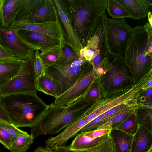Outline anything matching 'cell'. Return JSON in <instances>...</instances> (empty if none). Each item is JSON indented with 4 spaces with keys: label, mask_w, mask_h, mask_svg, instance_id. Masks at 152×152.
Returning <instances> with one entry per match:
<instances>
[{
    "label": "cell",
    "mask_w": 152,
    "mask_h": 152,
    "mask_svg": "<svg viewBox=\"0 0 152 152\" xmlns=\"http://www.w3.org/2000/svg\"><path fill=\"white\" fill-rule=\"evenodd\" d=\"M83 97L67 105L54 103L41 118L31 127V135L34 139L47 134L55 135L80 118L87 115L86 112L91 106Z\"/></svg>",
    "instance_id": "6da1fadb"
},
{
    "label": "cell",
    "mask_w": 152,
    "mask_h": 152,
    "mask_svg": "<svg viewBox=\"0 0 152 152\" xmlns=\"http://www.w3.org/2000/svg\"><path fill=\"white\" fill-rule=\"evenodd\" d=\"M0 100L12 124L17 128H31L48 107L36 93L12 94L0 97Z\"/></svg>",
    "instance_id": "7a4b0ae2"
},
{
    "label": "cell",
    "mask_w": 152,
    "mask_h": 152,
    "mask_svg": "<svg viewBox=\"0 0 152 152\" xmlns=\"http://www.w3.org/2000/svg\"><path fill=\"white\" fill-rule=\"evenodd\" d=\"M66 1L75 30L83 47L91 24L99 15L105 12L107 0Z\"/></svg>",
    "instance_id": "3957f363"
},
{
    "label": "cell",
    "mask_w": 152,
    "mask_h": 152,
    "mask_svg": "<svg viewBox=\"0 0 152 152\" xmlns=\"http://www.w3.org/2000/svg\"><path fill=\"white\" fill-rule=\"evenodd\" d=\"M148 42V34L143 26L133 28L128 40L124 61L137 76L151 69L152 56L147 53Z\"/></svg>",
    "instance_id": "277c9868"
},
{
    "label": "cell",
    "mask_w": 152,
    "mask_h": 152,
    "mask_svg": "<svg viewBox=\"0 0 152 152\" xmlns=\"http://www.w3.org/2000/svg\"><path fill=\"white\" fill-rule=\"evenodd\" d=\"M108 17L104 12L91 24L83 48L94 52L93 59L90 62L96 69L110 54L107 42Z\"/></svg>",
    "instance_id": "5b68a950"
},
{
    "label": "cell",
    "mask_w": 152,
    "mask_h": 152,
    "mask_svg": "<svg viewBox=\"0 0 152 152\" xmlns=\"http://www.w3.org/2000/svg\"><path fill=\"white\" fill-rule=\"evenodd\" d=\"M36 80L32 59L25 60L18 73L2 86L0 97L15 94L36 93Z\"/></svg>",
    "instance_id": "8992f818"
},
{
    "label": "cell",
    "mask_w": 152,
    "mask_h": 152,
    "mask_svg": "<svg viewBox=\"0 0 152 152\" xmlns=\"http://www.w3.org/2000/svg\"><path fill=\"white\" fill-rule=\"evenodd\" d=\"M133 28L124 18H108L107 42L110 54L124 60L128 40Z\"/></svg>",
    "instance_id": "52a82bcc"
},
{
    "label": "cell",
    "mask_w": 152,
    "mask_h": 152,
    "mask_svg": "<svg viewBox=\"0 0 152 152\" xmlns=\"http://www.w3.org/2000/svg\"><path fill=\"white\" fill-rule=\"evenodd\" d=\"M96 69L89 62L75 83L55 98L54 103L59 105H67L83 97L96 78Z\"/></svg>",
    "instance_id": "ba28073f"
},
{
    "label": "cell",
    "mask_w": 152,
    "mask_h": 152,
    "mask_svg": "<svg viewBox=\"0 0 152 152\" xmlns=\"http://www.w3.org/2000/svg\"><path fill=\"white\" fill-rule=\"evenodd\" d=\"M89 62L80 57L67 64H55L45 68V74L59 82L62 88V94L76 81L82 71Z\"/></svg>",
    "instance_id": "9c48e42d"
},
{
    "label": "cell",
    "mask_w": 152,
    "mask_h": 152,
    "mask_svg": "<svg viewBox=\"0 0 152 152\" xmlns=\"http://www.w3.org/2000/svg\"><path fill=\"white\" fill-rule=\"evenodd\" d=\"M151 73V72L149 71L148 74L138 83L123 94L104 101L96 107L91 106L88 110L89 114L85 116L87 120L89 122L98 116L115 106L123 103L128 104L129 101L133 100L138 96L143 87L152 78L151 75H150Z\"/></svg>",
    "instance_id": "30bf717a"
},
{
    "label": "cell",
    "mask_w": 152,
    "mask_h": 152,
    "mask_svg": "<svg viewBox=\"0 0 152 152\" xmlns=\"http://www.w3.org/2000/svg\"><path fill=\"white\" fill-rule=\"evenodd\" d=\"M0 44L14 57L23 60L32 59L35 50L10 27L2 29L0 33Z\"/></svg>",
    "instance_id": "8fae6325"
},
{
    "label": "cell",
    "mask_w": 152,
    "mask_h": 152,
    "mask_svg": "<svg viewBox=\"0 0 152 152\" xmlns=\"http://www.w3.org/2000/svg\"><path fill=\"white\" fill-rule=\"evenodd\" d=\"M53 1L64 31V34L66 37L65 42L79 55L80 52L83 48V45L75 30L66 2L63 0Z\"/></svg>",
    "instance_id": "7c38bea8"
},
{
    "label": "cell",
    "mask_w": 152,
    "mask_h": 152,
    "mask_svg": "<svg viewBox=\"0 0 152 152\" xmlns=\"http://www.w3.org/2000/svg\"><path fill=\"white\" fill-rule=\"evenodd\" d=\"M10 27L16 31L26 30L43 34L65 42L64 32L59 18L55 22L15 23Z\"/></svg>",
    "instance_id": "4fadbf2b"
},
{
    "label": "cell",
    "mask_w": 152,
    "mask_h": 152,
    "mask_svg": "<svg viewBox=\"0 0 152 152\" xmlns=\"http://www.w3.org/2000/svg\"><path fill=\"white\" fill-rule=\"evenodd\" d=\"M16 31L27 44L35 50L38 49L40 52L56 47H62L65 42L48 35L36 32L26 30Z\"/></svg>",
    "instance_id": "5bb4252c"
},
{
    "label": "cell",
    "mask_w": 152,
    "mask_h": 152,
    "mask_svg": "<svg viewBox=\"0 0 152 152\" xmlns=\"http://www.w3.org/2000/svg\"><path fill=\"white\" fill-rule=\"evenodd\" d=\"M85 116L80 118L67 126L57 135L48 138L45 142V144L52 147L66 145L70 139L76 135L80 129L89 122Z\"/></svg>",
    "instance_id": "9a60e30c"
},
{
    "label": "cell",
    "mask_w": 152,
    "mask_h": 152,
    "mask_svg": "<svg viewBox=\"0 0 152 152\" xmlns=\"http://www.w3.org/2000/svg\"><path fill=\"white\" fill-rule=\"evenodd\" d=\"M136 108L135 106L130 104L126 108L102 120L95 125L91 131L104 129L111 130L117 129L125 120L134 113Z\"/></svg>",
    "instance_id": "2e32d148"
},
{
    "label": "cell",
    "mask_w": 152,
    "mask_h": 152,
    "mask_svg": "<svg viewBox=\"0 0 152 152\" xmlns=\"http://www.w3.org/2000/svg\"><path fill=\"white\" fill-rule=\"evenodd\" d=\"M59 19L53 1L44 0L37 10L30 17L28 21L32 23L55 22Z\"/></svg>",
    "instance_id": "e0dca14e"
},
{
    "label": "cell",
    "mask_w": 152,
    "mask_h": 152,
    "mask_svg": "<svg viewBox=\"0 0 152 152\" xmlns=\"http://www.w3.org/2000/svg\"><path fill=\"white\" fill-rule=\"evenodd\" d=\"M21 2V0H0V20L2 29L12 25Z\"/></svg>",
    "instance_id": "ac0fdd59"
},
{
    "label": "cell",
    "mask_w": 152,
    "mask_h": 152,
    "mask_svg": "<svg viewBox=\"0 0 152 152\" xmlns=\"http://www.w3.org/2000/svg\"><path fill=\"white\" fill-rule=\"evenodd\" d=\"M128 10L132 18L141 19L147 16L151 0H116Z\"/></svg>",
    "instance_id": "d6986e66"
},
{
    "label": "cell",
    "mask_w": 152,
    "mask_h": 152,
    "mask_svg": "<svg viewBox=\"0 0 152 152\" xmlns=\"http://www.w3.org/2000/svg\"><path fill=\"white\" fill-rule=\"evenodd\" d=\"M25 61L15 58L0 61V84H4L16 76Z\"/></svg>",
    "instance_id": "ffe728a7"
},
{
    "label": "cell",
    "mask_w": 152,
    "mask_h": 152,
    "mask_svg": "<svg viewBox=\"0 0 152 152\" xmlns=\"http://www.w3.org/2000/svg\"><path fill=\"white\" fill-rule=\"evenodd\" d=\"M36 87L38 91L55 98L62 94V88L61 84L46 74L36 79Z\"/></svg>",
    "instance_id": "44dd1931"
},
{
    "label": "cell",
    "mask_w": 152,
    "mask_h": 152,
    "mask_svg": "<svg viewBox=\"0 0 152 152\" xmlns=\"http://www.w3.org/2000/svg\"><path fill=\"white\" fill-rule=\"evenodd\" d=\"M50 148L57 152H117L110 134L105 141L91 147L83 149H71L69 145H66Z\"/></svg>",
    "instance_id": "7402d4cb"
},
{
    "label": "cell",
    "mask_w": 152,
    "mask_h": 152,
    "mask_svg": "<svg viewBox=\"0 0 152 152\" xmlns=\"http://www.w3.org/2000/svg\"><path fill=\"white\" fill-rule=\"evenodd\" d=\"M44 1L21 0V3L12 25L15 23L28 21L30 16L40 7Z\"/></svg>",
    "instance_id": "603a6c76"
},
{
    "label": "cell",
    "mask_w": 152,
    "mask_h": 152,
    "mask_svg": "<svg viewBox=\"0 0 152 152\" xmlns=\"http://www.w3.org/2000/svg\"><path fill=\"white\" fill-rule=\"evenodd\" d=\"M102 80L109 88H114L120 86L127 78L124 71L117 65L112 66L106 73L102 77Z\"/></svg>",
    "instance_id": "cb8c5ba5"
},
{
    "label": "cell",
    "mask_w": 152,
    "mask_h": 152,
    "mask_svg": "<svg viewBox=\"0 0 152 152\" xmlns=\"http://www.w3.org/2000/svg\"><path fill=\"white\" fill-rule=\"evenodd\" d=\"M152 133L140 126L134 136L132 152H146L152 146Z\"/></svg>",
    "instance_id": "d4e9b609"
},
{
    "label": "cell",
    "mask_w": 152,
    "mask_h": 152,
    "mask_svg": "<svg viewBox=\"0 0 152 152\" xmlns=\"http://www.w3.org/2000/svg\"><path fill=\"white\" fill-rule=\"evenodd\" d=\"M117 152H132L134 136L118 130L110 133Z\"/></svg>",
    "instance_id": "484cf974"
},
{
    "label": "cell",
    "mask_w": 152,
    "mask_h": 152,
    "mask_svg": "<svg viewBox=\"0 0 152 152\" xmlns=\"http://www.w3.org/2000/svg\"><path fill=\"white\" fill-rule=\"evenodd\" d=\"M110 133L97 138H93L78 133L71 143L69 145L70 148L73 149H81L91 147L100 143L107 140L110 136Z\"/></svg>",
    "instance_id": "4316f807"
},
{
    "label": "cell",
    "mask_w": 152,
    "mask_h": 152,
    "mask_svg": "<svg viewBox=\"0 0 152 152\" xmlns=\"http://www.w3.org/2000/svg\"><path fill=\"white\" fill-rule=\"evenodd\" d=\"M40 55L43 63L46 68L55 64H58L63 56L61 47H57L40 52Z\"/></svg>",
    "instance_id": "83f0119b"
},
{
    "label": "cell",
    "mask_w": 152,
    "mask_h": 152,
    "mask_svg": "<svg viewBox=\"0 0 152 152\" xmlns=\"http://www.w3.org/2000/svg\"><path fill=\"white\" fill-rule=\"evenodd\" d=\"M32 136L22 131L11 145V152H26L33 142Z\"/></svg>",
    "instance_id": "f1b7e54d"
},
{
    "label": "cell",
    "mask_w": 152,
    "mask_h": 152,
    "mask_svg": "<svg viewBox=\"0 0 152 152\" xmlns=\"http://www.w3.org/2000/svg\"><path fill=\"white\" fill-rule=\"evenodd\" d=\"M107 10L108 15L113 19L132 18L126 9L116 0H107Z\"/></svg>",
    "instance_id": "f546056e"
},
{
    "label": "cell",
    "mask_w": 152,
    "mask_h": 152,
    "mask_svg": "<svg viewBox=\"0 0 152 152\" xmlns=\"http://www.w3.org/2000/svg\"><path fill=\"white\" fill-rule=\"evenodd\" d=\"M140 126L136 116L134 113L125 120L116 130L134 136Z\"/></svg>",
    "instance_id": "4dcf8cb0"
},
{
    "label": "cell",
    "mask_w": 152,
    "mask_h": 152,
    "mask_svg": "<svg viewBox=\"0 0 152 152\" xmlns=\"http://www.w3.org/2000/svg\"><path fill=\"white\" fill-rule=\"evenodd\" d=\"M62 48V57L59 64H57L65 65L70 64L80 57V56L65 42Z\"/></svg>",
    "instance_id": "1f68e13d"
},
{
    "label": "cell",
    "mask_w": 152,
    "mask_h": 152,
    "mask_svg": "<svg viewBox=\"0 0 152 152\" xmlns=\"http://www.w3.org/2000/svg\"><path fill=\"white\" fill-rule=\"evenodd\" d=\"M32 60L37 79L45 74V68L41 58L39 50H35L33 55Z\"/></svg>",
    "instance_id": "d6a6232c"
},
{
    "label": "cell",
    "mask_w": 152,
    "mask_h": 152,
    "mask_svg": "<svg viewBox=\"0 0 152 152\" xmlns=\"http://www.w3.org/2000/svg\"><path fill=\"white\" fill-rule=\"evenodd\" d=\"M0 128L5 130L9 134L11 138V145L22 131L12 124L2 122H0Z\"/></svg>",
    "instance_id": "836d02e7"
},
{
    "label": "cell",
    "mask_w": 152,
    "mask_h": 152,
    "mask_svg": "<svg viewBox=\"0 0 152 152\" xmlns=\"http://www.w3.org/2000/svg\"><path fill=\"white\" fill-rule=\"evenodd\" d=\"M0 142L10 150L11 146L10 136L5 130L1 128H0Z\"/></svg>",
    "instance_id": "e575fe53"
},
{
    "label": "cell",
    "mask_w": 152,
    "mask_h": 152,
    "mask_svg": "<svg viewBox=\"0 0 152 152\" xmlns=\"http://www.w3.org/2000/svg\"><path fill=\"white\" fill-rule=\"evenodd\" d=\"M111 130L109 129H104L95 130L83 133H80L84 135L93 138H95L110 133Z\"/></svg>",
    "instance_id": "d590c367"
},
{
    "label": "cell",
    "mask_w": 152,
    "mask_h": 152,
    "mask_svg": "<svg viewBox=\"0 0 152 152\" xmlns=\"http://www.w3.org/2000/svg\"><path fill=\"white\" fill-rule=\"evenodd\" d=\"M143 26L148 34L147 53L149 56H152V26H151L148 22H147Z\"/></svg>",
    "instance_id": "8d00e7d4"
},
{
    "label": "cell",
    "mask_w": 152,
    "mask_h": 152,
    "mask_svg": "<svg viewBox=\"0 0 152 152\" xmlns=\"http://www.w3.org/2000/svg\"><path fill=\"white\" fill-rule=\"evenodd\" d=\"M102 120L100 115L98 116L83 127L79 131L80 133H83L91 131L95 125Z\"/></svg>",
    "instance_id": "74e56055"
},
{
    "label": "cell",
    "mask_w": 152,
    "mask_h": 152,
    "mask_svg": "<svg viewBox=\"0 0 152 152\" xmlns=\"http://www.w3.org/2000/svg\"><path fill=\"white\" fill-rule=\"evenodd\" d=\"M130 105L128 104L123 103L118 105L108 110L104 113L107 117L113 114H114L126 108Z\"/></svg>",
    "instance_id": "f35d334b"
},
{
    "label": "cell",
    "mask_w": 152,
    "mask_h": 152,
    "mask_svg": "<svg viewBox=\"0 0 152 152\" xmlns=\"http://www.w3.org/2000/svg\"><path fill=\"white\" fill-rule=\"evenodd\" d=\"M0 122L12 124L6 112L2 106L0 100Z\"/></svg>",
    "instance_id": "ab89813d"
},
{
    "label": "cell",
    "mask_w": 152,
    "mask_h": 152,
    "mask_svg": "<svg viewBox=\"0 0 152 152\" xmlns=\"http://www.w3.org/2000/svg\"><path fill=\"white\" fill-rule=\"evenodd\" d=\"M14 57L0 44V61L12 58Z\"/></svg>",
    "instance_id": "60d3db41"
},
{
    "label": "cell",
    "mask_w": 152,
    "mask_h": 152,
    "mask_svg": "<svg viewBox=\"0 0 152 152\" xmlns=\"http://www.w3.org/2000/svg\"><path fill=\"white\" fill-rule=\"evenodd\" d=\"M152 79L151 78L143 87L142 90H145L152 87Z\"/></svg>",
    "instance_id": "b9f144b4"
},
{
    "label": "cell",
    "mask_w": 152,
    "mask_h": 152,
    "mask_svg": "<svg viewBox=\"0 0 152 152\" xmlns=\"http://www.w3.org/2000/svg\"><path fill=\"white\" fill-rule=\"evenodd\" d=\"M152 87L150 88L145 93V96L146 99H149L151 97L152 94Z\"/></svg>",
    "instance_id": "7bdbcfd3"
},
{
    "label": "cell",
    "mask_w": 152,
    "mask_h": 152,
    "mask_svg": "<svg viewBox=\"0 0 152 152\" xmlns=\"http://www.w3.org/2000/svg\"><path fill=\"white\" fill-rule=\"evenodd\" d=\"M34 152H47L44 147L42 146L38 147Z\"/></svg>",
    "instance_id": "ee69618b"
},
{
    "label": "cell",
    "mask_w": 152,
    "mask_h": 152,
    "mask_svg": "<svg viewBox=\"0 0 152 152\" xmlns=\"http://www.w3.org/2000/svg\"><path fill=\"white\" fill-rule=\"evenodd\" d=\"M147 16L148 18V21L149 23L152 26V13L150 11L148 12Z\"/></svg>",
    "instance_id": "f6af8a7d"
},
{
    "label": "cell",
    "mask_w": 152,
    "mask_h": 152,
    "mask_svg": "<svg viewBox=\"0 0 152 152\" xmlns=\"http://www.w3.org/2000/svg\"><path fill=\"white\" fill-rule=\"evenodd\" d=\"M96 71L97 73L101 74H104L105 72V70L103 68L100 67H99L97 68L96 69Z\"/></svg>",
    "instance_id": "bcb514c9"
},
{
    "label": "cell",
    "mask_w": 152,
    "mask_h": 152,
    "mask_svg": "<svg viewBox=\"0 0 152 152\" xmlns=\"http://www.w3.org/2000/svg\"><path fill=\"white\" fill-rule=\"evenodd\" d=\"M45 149L47 152H57L51 149L48 146L46 145L44 147Z\"/></svg>",
    "instance_id": "7dc6e473"
},
{
    "label": "cell",
    "mask_w": 152,
    "mask_h": 152,
    "mask_svg": "<svg viewBox=\"0 0 152 152\" xmlns=\"http://www.w3.org/2000/svg\"><path fill=\"white\" fill-rule=\"evenodd\" d=\"M152 146L146 152H152Z\"/></svg>",
    "instance_id": "c3c4849f"
},
{
    "label": "cell",
    "mask_w": 152,
    "mask_h": 152,
    "mask_svg": "<svg viewBox=\"0 0 152 152\" xmlns=\"http://www.w3.org/2000/svg\"><path fill=\"white\" fill-rule=\"evenodd\" d=\"M2 28H1V23L0 20V33H1V31L2 30Z\"/></svg>",
    "instance_id": "681fc988"
},
{
    "label": "cell",
    "mask_w": 152,
    "mask_h": 152,
    "mask_svg": "<svg viewBox=\"0 0 152 152\" xmlns=\"http://www.w3.org/2000/svg\"><path fill=\"white\" fill-rule=\"evenodd\" d=\"M3 84H0V90L1 89V88L2 86L3 85Z\"/></svg>",
    "instance_id": "f907efd6"
}]
</instances>
